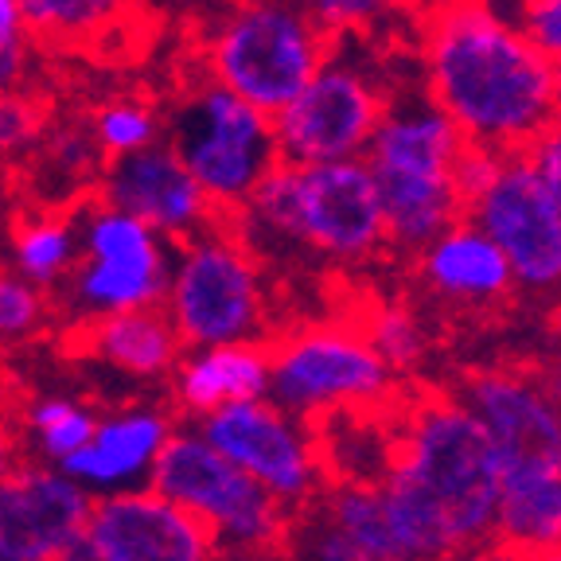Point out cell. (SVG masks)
Here are the masks:
<instances>
[{"instance_id": "cell-1", "label": "cell", "mask_w": 561, "mask_h": 561, "mask_svg": "<svg viewBox=\"0 0 561 561\" xmlns=\"http://www.w3.org/2000/svg\"><path fill=\"white\" fill-rule=\"evenodd\" d=\"M378 491L402 561H453L491 535L500 453L460 398L425 394L402 413Z\"/></svg>"}, {"instance_id": "cell-2", "label": "cell", "mask_w": 561, "mask_h": 561, "mask_svg": "<svg viewBox=\"0 0 561 561\" xmlns=\"http://www.w3.org/2000/svg\"><path fill=\"white\" fill-rule=\"evenodd\" d=\"M425 98L465 140L523 152L553 122V62L491 0H437L421 20Z\"/></svg>"}, {"instance_id": "cell-3", "label": "cell", "mask_w": 561, "mask_h": 561, "mask_svg": "<svg viewBox=\"0 0 561 561\" xmlns=\"http://www.w3.org/2000/svg\"><path fill=\"white\" fill-rule=\"evenodd\" d=\"M230 219L245 242H293L332 262H363L386 245L382 199L363 157L324 164L277 160Z\"/></svg>"}, {"instance_id": "cell-4", "label": "cell", "mask_w": 561, "mask_h": 561, "mask_svg": "<svg viewBox=\"0 0 561 561\" xmlns=\"http://www.w3.org/2000/svg\"><path fill=\"white\" fill-rule=\"evenodd\" d=\"M465 149V133L430 98H390L382 122L363 152L375 175L386 215V245L417 254L456 219L465 199L453 184V160Z\"/></svg>"}, {"instance_id": "cell-5", "label": "cell", "mask_w": 561, "mask_h": 561, "mask_svg": "<svg viewBox=\"0 0 561 561\" xmlns=\"http://www.w3.org/2000/svg\"><path fill=\"white\" fill-rule=\"evenodd\" d=\"M335 51L305 0H234L199 44V67L262 114H277Z\"/></svg>"}, {"instance_id": "cell-6", "label": "cell", "mask_w": 561, "mask_h": 561, "mask_svg": "<svg viewBox=\"0 0 561 561\" xmlns=\"http://www.w3.org/2000/svg\"><path fill=\"white\" fill-rule=\"evenodd\" d=\"M164 312L184 347H219L262 335V265L234 219H215L210 227L175 242Z\"/></svg>"}, {"instance_id": "cell-7", "label": "cell", "mask_w": 561, "mask_h": 561, "mask_svg": "<svg viewBox=\"0 0 561 561\" xmlns=\"http://www.w3.org/2000/svg\"><path fill=\"white\" fill-rule=\"evenodd\" d=\"M168 140L219 215H238L265 172L277 164L273 117L203 75L184 90Z\"/></svg>"}, {"instance_id": "cell-8", "label": "cell", "mask_w": 561, "mask_h": 561, "mask_svg": "<svg viewBox=\"0 0 561 561\" xmlns=\"http://www.w3.org/2000/svg\"><path fill=\"white\" fill-rule=\"evenodd\" d=\"M149 488L199 515L219 546L265 553L289 538L285 503L227 460L203 433H168L149 468Z\"/></svg>"}, {"instance_id": "cell-9", "label": "cell", "mask_w": 561, "mask_h": 561, "mask_svg": "<svg viewBox=\"0 0 561 561\" xmlns=\"http://www.w3.org/2000/svg\"><path fill=\"white\" fill-rule=\"evenodd\" d=\"M394 390V370L363 328L316 324L280 335L270 351V394L297 417L378 405Z\"/></svg>"}, {"instance_id": "cell-10", "label": "cell", "mask_w": 561, "mask_h": 561, "mask_svg": "<svg viewBox=\"0 0 561 561\" xmlns=\"http://www.w3.org/2000/svg\"><path fill=\"white\" fill-rule=\"evenodd\" d=\"M340 44V35H335ZM386 87L363 62L340 59V47L312 79L273 114V140L285 164H324L363 157L370 133L382 122Z\"/></svg>"}, {"instance_id": "cell-11", "label": "cell", "mask_w": 561, "mask_h": 561, "mask_svg": "<svg viewBox=\"0 0 561 561\" xmlns=\"http://www.w3.org/2000/svg\"><path fill=\"white\" fill-rule=\"evenodd\" d=\"M168 270H172V254L157 230L133 219L129 210L90 195L79 257L62 277L87 320L160 305L168 289Z\"/></svg>"}, {"instance_id": "cell-12", "label": "cell", "mask_w": 561, "mask_h": 561, "mask_svg": "<svg viewBox=\"0 0 561 561\" xmlns=\"http://www.w3.org/2000/svg\"><path fill=\"white\" fill-rule=\"evenodd\" d=\"M500 245L518 289L561 293V210L523 152H507L500 175L465 207Z\"/></svg>"}, {"instance_id": "cell-13", "label": "cell", "mask_w": 561, "mask_h": 561, "mask_svg": "<svg viewBox=\"0 0 561 561\" xmlns=\"http://www.w3.org/2000/svg\"><path fill=\"white\" fill-rule=\"evenodd\" d=\"M199 433L265 491H273L285 507L308 503L320 488L324 468L312 437L300 430L297 413L270 398H245L203 413Z\"/></svg>"}, {"instance_id": "cell-14", "label": "cell", "mask_w": 561, "mask_h": 561, "mask_svg": "<svg viewBox=\"0 0 561 561\" xmlns=\"http://www.w3.org/2000/svg\"><path fill=\"white\" fill-rule=\"evenodd\" d=\"M82 542L102 561H219V538L160 491H110L90 503Z\"/></svg>"}, {"instance_id": "cell-15", "label": "cell", "mask_w": 561, "mask_h": 561, "mask_svg": "<svg viewBox=\"0 0 561 561\" xmlns=\"http://www.w3.org/2000/svg\"><path fill=\"white\" fill-rule=\"evenodd\" d=\"M460 402L483 421L500 468L561 465V410L546 375L526 367L468 370Z\"/></svg>"}, {"instance_id": "cell-16", "label": "cell", "mask_w": 561, "mask_h": 561, "mask_svg": "<svg viewBox=\"0 0 561 561\" xmlns=\"http://www.w3.org/2000/svg\"><path fill=\"white\" fill-rule=\"evenodd\" d=\"M94 195L102 203L129 210L133 219H140L172 242H184L187 234L210 227L215 219H227L210 207L172 140H152L137 152L105 160Z\"/></svg>"}, {"instance_id": "cell-17", "label": "cell", "mask_w": 561, "mask_h": 561, "mask_svg": "<svg viewBox=\"0 0 561 561\" xmlns=\"http://www.w3.org/2000/svg\"><path fill=\"white\" fill-rule=\"evenodd\" d=\"M90 491L47 465H20L0 480V561H59L82 542Z\"/></svg>"}, {"instance_id": "cell-18", "label": "cell", "mask_w": 561, "mask_h": 561, "mask_svg": "<svg viewBox=\"0 0 561 561\" xmlns=\"http://www.w3.org/2000/svg\"><path fill=\"white\" fill-rule=\"evenodd\" d=\"M35 51L59 59H129L149 35V0H20Z\"/></svg>"}, {"instance_id": "cell-19", "label": "cell", "mask_w": 561, "mask_h": 561, "mask_svg": "<svg viewBox=\"0 0 561 561\" xmlns=\"http://www.w3.org/2000/svg\"><path fill=\"white\" fill-rule=\"evenodd\" d=\"M417 265L430 293L456 308H491L515 293V273L503 250L468 219H456L421 245Z\"/></svg>"}, {"instance_id": "cell-20", "label": "cell", "mask_w": 561, "mask_h": 561, "mask_svg": "<svg viewBox=\"0 0 561 561\" xmlns=\"http://www.w3.org/2000/svg\"><path fill=\"white\" fill-rule=\"evenodd\" d=\"M172 433V421L157 410H129L94 425L90 440L59 460V472L79 480L82 488L117 491L125 483L149 476L160 445Z\"/></svg>"}, {"instance_id": "cell-21", "label": "cell", "mask_w": 561, "mask_h": 561, "mask_svg": "<svg viewBox=\"0 0 561 561\" xmlns=\"http://www.w3.org/2000/svg\"><path fill=\"white\" fill-rule=\"evenodd\" d=\"M495 558H523L561 546V465L500 468Z\"/></svg>"}, {"instance_id": "cell-22", "label": "cell", "mask_w": 561, "mask_h": 561, "mask_svg": "<svg viewBox=\"0 0 561 561\" xmlns=\"http://www.w3.org/2000/svg\"><path fill=\"white\" fill-rule=\"evenodd\" d=\"M70 343L133 378L172 375L180 355H184V340L175 335L172 320H168V312H160V305L90 316Z\"/></svg>"}, {"instance_id": "cell-23", "label": "cell", "mask_w": 561, "mask_h": 561, "mask_svg": "<svg viewBox=\"0 0 561 561\" xmlns=\"http://www.w3.org/2000/svg\"><path fill=\"white\" fill-rule=\"evenodd\" d=\"M265 394H270V351L257 340L199 347L195 355L175 363V398L195 417L227 402Z\"/></svg>"}, {"instance_id": "cell-24", "label": "cell", "mask_w": 561, "mask_h": 561, "mask_svg": "<svg viewBox=\"0 0 561 561\" xmlns=\"http://www.w3.org/2000/svg\"><path fill=\"white\" fill-rule=\"evenodd\" d=\"M90 199V195H87ZM87 199L75 203H39L32 210H20L9 227L12 270H20L39 289H59L79 257V210Z\"/></svg>"}, {"instance_id": "cell-25", "label": "cell", "mask_w": 561, "mask_h": 561, "mask_svg": "<svg viewBox=\"0 0 561 561\" xmlns=\"http://www.w3.org/2000/svg\"><path fill=\"white\" fill-rule=\"evenodd\" d=\"M105 168V152L98 145L94 129H90V117H59L55 110L51 125H47L44 140H39V149L16 168V180H27V175H44L51 180L55 192L62 195H94L98 187V175Z\"/></svg>"}, {"instance_id": "cell-26", "label": "cell", "mask_w": 561, "mask_h": 561, "mask_svg": "<svg viewBox=\"0 0 561 561\" xmlns=\"http://www.w3.org/2000/svg\"><path fill=\"white\" fill-rule=\"evenodd\" d=\"M324 515L340 526L351 542H359L363 550L375 553L378 561H402V550H398L394 526H390V515H386L378 483H367V480L335 483L324 503Z\"/></svg>"}, {"instance_id": "cell-27", "label": "cell", "mask_w": 561, "mask_h": 561, "mask_svg": "<svg viewBox=\"0 0 561 561\" xmlns=\"http://www.w3.org/2000/svg\"><path fill=\"white\" fill-rule=\"evenodd\" d=\"M55 117V98L47 90L20 87L0 94V168H20L44 140Z\"/></svg>"}, {"instance_id": "cell-28", "label": "cell", "mask_w": 561, "mask_h": 561, "mask_svg": "<svg viewBox=\"0 0 561 561\" xmlns=\"http://www.w3.org/2000/svg\"><path fill=\"white\" fill-rule=\"evenodd\" d=\"M98 417L75 398H39L27 410V430H32L35 445L47 460L59 465L62 456H70L75 448H82L94 433Z\"/></svg>"}, {"instance_id": "cell-29", "label": "cell", "mask_w": 561, "mask_h": 561, "mask_svg": "<svg viewBox=\"0 0 561 561\" xmlns=\"http://www.w3.org/2000/svg\"><path fill=\"white\" fill-rule=\"evenodd\" d=\"M90 129H94L105 160H114L160 140V117L140 98H114L90 114Z\"/></svg>"}, {"instance_id": "cell-30", "label": "cell", "mask_w": 561, "mask_h": 561, "mask_svg": "<svg viewBox=\"0 0 561 561\" xmlns=\"http://www.w3.org/2000/svg\"><path fill=\"white\" fill-rule=\"evenodd\" d=\"M363 332H367L370 347L382 355V363L390 370H410L413 363H421V355L430 347L421 320L402 305H378L367 316Z\"/></svg>"}, {"instance_id": "cell-31", "label": "cell", "mask_w": 561, "mask_h": 561, "mask_svg": "<svg viewBox=\"0 0 561 561\" xmlns=\"http://www.w3.org/2000/svg\"><path fill=\"white\" fill-rule=\"evenodd\" d=\"M47 316H51L47 289H39L20 270H4L0 265V340H27V335L44 328Z\"/></svg>"}, {"instance_id": "cell-32", "label": "cell", "mask_w": 561, "mask_h": 561, "mask_svg": "<svg viewBox=\"0 0 561 561\" xmlns=\"http://www.w3.org/2000/svg\"><path fill=\"white\" fill-rule=\"evenodd\" d=\"M305 4L332 35H355L382 24L405 0H305Z\"/></svg>"}, {"instance_id": "cell-33", "label": "cell", "mask_w": 561, "mask_h": 561, "mask_svg": "<svg viewBox=\"0 0 561 561\" xmlns=\"http://www.w3.org/2000/svg\"><path fill=\"white\" fill-rule=\"evenodd\" d=\"M293 561H378V558L363 550L359 542H351L328 515H320L293 538Z\"/></svg>"}, {"instance_id": "cell-34", "label": "cell", "mask_w": 561, "mask_h": 561, "mask_svg": "<svg viewBox=\"0 0 561 561\" xmlns=\"http://www.w3.org/2000/svg\"><path fill=\"white\" fill-rule=\"evenodd\" d=\"M503 160H507V152L465 140V149L456 152V160H453V184H456V192H460V199H465V207L500 175Z\"/></svg>"}, {"instance_id": "cell-35", "label": "cell", "mask_w": 561, "mask_h": 561, "mask_svg": "<svg viewBox=\"0 0 561 561\" xmlns=\"http://www.w3.org/2000/svg\"><path fill=\"white\" fill-rule=\"evenodd\" d=\"M515 24L550 62H561V0H518Z\"/></svg>"}, {"instance_id": "cell-36", "label": "cell", "mask_w": 561, "mask_h": 561, "mask_svg": "<svg viewBox=\"0 0 561 561\" xmlns=\"http://www.w3.org/2000/svg\"><path fill=\"white\" fill-rule=\"evenodd\" d=\"M523 157L530 160L535 175L542 180V187L550 192V199L561 210V117H553L542 133L523 149Z\"/></svg>"}, {"instance_id": "cell-37", "label": "cell", "mask_w": 561, "mask_h": 561, "mask_svg": "<svg viewBox=\"0 0 561 561\" xmlns=\"http://www.w3.org/2000/svg\"><path fill=\"white\" fill-rule=\"evenodd\" d=\"M35 47L32 39H0V94L35 82Z\"/></svg>"}, {"instance_id": "cell-38", "label": "cell", "mask_w": 561, "mask_h": 561, "mask_svg": "<svg viewBox=\"0 0 561 561\" xmlns=\"http://www.w3.org/2000/svg\"><path fill=\"white\" fill-rule=\"evenodd\" d=\"M0 39H27L20 0H0Z\"/></svg>"}, {"instance_id": "cell-39", "label": "cell", "mask_w": 561, "mask_h": 561, "mask_svg": "<svg viewBox=\"0 0 561 561\" xmlns=\"http://www.w3.org/2000/svg\"><path fill=\"white\" fill-rule=\"evenodd\" d=\"M16 468V440H12V433L0 425V480Z\"/></svg>"}, {"instance_id": "cell-40", "label": "cell", "mask_w": 561, "mask_h": 561, "mask_svg": "<svg viewBox=\"0 0 561 561\" xmlns=\"http://www.w3.org/2000/svg\"><path fill=\"white\" fill-rule=\"evenodd\" d=\"M12 184H16V175H12L9 168H0V222H4V210H9Z\"/></svg>"}, {"instance_id": "cell-41", "label": "cell", "mask_w": 561, "mask_h": 561, "mask_svg": "<svg viewBox=\"0 0 561 561\" xmlns=\"http://www.w3.org/2000/svg\"><path fill=\"white\" fill-rule=\"evenodd\" d=\"M62 558H67V561H102V558H98V553H94V550H90V546H87V542H79V546H70V550H67V553H62Z\"/></svg>"}, {"instance_id": "cell-42", "label": "cell", "mask_w": 561, "mask_h": 561, "mask_svg": "<svg viewBox=\"0 0 561 561\" xmlns=\"http://www.w3.org/2000/svg\"><path fill=\"white\" fill-rule=\"evenodd\" d=\"M500 561H561V546L542 550V553H523V558H500Z\"/></svg>"}, {"instance_id": "cell-43", "label": "cell", "mask_w": 561, "mask_h": 561, "mask_svg": "<svg viewBox=\"0 0 561 561\" xmlns=\"http://www.w3.org/2000/svg\"><path fill=\"white\" fill-rule=\"evenodd\" d=\"M546 382H550V394H553V402H558V410H561V359L553 363V370L546 375Z\"/></svg>"}, {"instance_id": "cell-44", "label": "cell", "mask_w": 561, "mask_h": 561, "mask_svg": "<svg viewBox=\"0 0 561 561\" xmlns=\"http://www.w3.org/2000/svg\"><path fill=\"white\" fill-rule=\"evenodd\" d=\"M553 117H561V62H553Z\"/></svg>"}, {"instance_id": "cell-45", "label": "cell", "mask_w": 561, "mask_h": 561, "mask_svg": "<svg viewBox=\"0 0 561 561\" xmlns=\"http://www.w3.org/2000/svg\"><path fill=\"white\" fill-rule=\"evenodd\" d=\"M550 335H553V343H558V347H561V305L550 312Z\"/></svg>"}, {"instance_id": "cell-46", "label": "cell", "mask_w": 561, "mask_h": 561, "mask_svg": "<svg viewBox=\"0 0 561 561\" xmlns=\"http://www.w3.org/2000/svg\"><path fill=\"white\" fill-rule=\"evenodd\" d=\"M59 561H67V558H59Z\"/></svg>"}]
</instances>
